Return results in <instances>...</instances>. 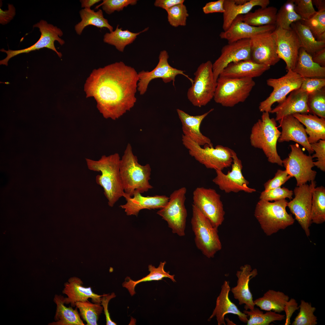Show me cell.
Segmentation results:
<instances>
[{"instance_id": "obj_1", "label": "cell", "mask_w": 325, "mask_h": 325, "mask_svg": "<svg viewBox=\"0 0 325 325\" xmlns=\"http://www.w3.org/2000/svg\"><path fill=\"white\" fill-rule=\"evenodd\" d=\"M138 80L134 68L122 61L116 62L94 69L84 90L87 98H94L104 118L115 120L134 106Z\"/></svg>"}, {"instance_id": "obj_2", "label": "cell", "mask_w": 325, "mask_h": 325, "mask_svg": "<svg viewBox=\"0 0 325 325\" xmlns=\"http://www.w3.org/2000/svg\"><path fill=\"white\" fill-rule=\"evenodd\" d=\"M120 159L118 153L103 155L98 160L85 159L89 169L101 172L96 176V182L103 188L108 205L111 207L125 193L119 170Z\"/></svg>"}, {"instance_id": "obj_3", "label": "cell", "mask_w": 325, "mask_h": 325, "mask_svg": "<svg viewBox=\"0 0 325 325\" xmlns=\"http://www.w3.org/2000/svg\"><path fill=\"white\" fill-rule=\"evenodd\" d=\"M119 170L125 193L123 195L132 197L135 193H142L153 188L149 182L151 172L150 164L142 165L138 163L129 143L120 159Z\"/></svg>"}, {"instance_id": "obj_4", "label": "cell", "mask_w": 325, "mask_h": 325, "mask_svg": "<svg viewBox=\"0 0 325 325\" xmlns=\"http://www.w3.org/2000/svg\"><path fill=\"white\" fill-rule=\"evenodd\" d=\"M281 134L274 118H271L269 113H262L252 127L250 136L251 145L262 150L272 163L283 166V160L279 155L277 148V142Z\"/></svg>"}, {"instance_id": "obj_5", "label": "cell", "mask_w": 325, "mask_h": 325, "mask_svg": "<svg viewBox=\"0 0 325 325\" xmlns=\"http://www.w3.org/2000/svg\"><path fill=\"white\" fill-rule=\"evenodd\" d=\"M288 202L286 199L273 202L260 199L257 203L254 216L267 236L284 229L294 223L295 219L292 214L286 211Z\"/></svg>"}, {"instance_id": "obj_6", "label": "cell", "mask_w": 325, "mask_h": 325, "mask_svg": "<svg viewBox=\"0 0 325 325\" xmlns=\"http://www.w3.org/2000/svg\"><path fill=\"white\" fill-rule=\"evenodd\" d=\"M182 141L189 154L207 169L222 171L233 163V150L228 147L219 145L214 148L212 144H206L202 148L183 135Z\"/></svg>"}, {"instance_id": "obj_7", "label": "cell", "mask_w": 325, "mask_h": 325, "mask_svg": "<svg viewBox=\"0 0 325 325\" xmlns=\"http://www.w3.org/2000/svg\"><path fill=\"white\" fill-rule=\"evenodd\" d=\"M191 224L197 248L208 258H213L222 248L218 229L193 204Z\"/></svg>"}, {"instance_id": "obj_8", "label": "cell", "mask_w": 325, "mask_h": 325, "mask_svg": "<svg viewBox=\"0 0 325 325\" xmlns=\"http://www.w3.org/2000/svg\"><path fill=\"white\" fill-rule=\"evenodd\" d=\"M255 84L253 79L230 78L219 76L214 99L223 106L233 107L246 100Z\"/></svg>"}, {"instance_id": "obj_9", "label": "cell", "mask_w": 325, "mask_h": 325, "mask_svg": "<svg viewBox=\"0 0 325 325\" xmlns=\"http://www.w3.org/2000/svg\"><path fill=\"white\" fill-rule=\"evenodd\" d=\"M212 63L210 60L201 64L194 73L191 86L188 89L187 98L195 106L201 107L213 98L217 81L214 77Z\"/></svg>"}, {"instance_id": "obj_10", "label": "cell", "mask_w": 325, "mask_h": 325, "mask_svg": "<svg viewBox=\"0 0 325 325\" xmlns=\"http://www.w3.org/2000/svg\"><path fill=\"white\" fill-rule=\"evenodd\" d=\"M186 188L182 187L170 194L166 205L157 214L167 223L172 232L180 237L185 235L187 212L185 206Z\"/></svg>"}, {"instance_id": "obj_11", "label": "cell", "mask_w": 325, "mask_h": 325, "mask_svg": "<svg viewBox=\"0 0 325 325\" xmlns=\"http://www.w3.org/2000/svg\"><path fill=\"white\" fill-rule=\"evenodd\" d=\"M291 151L288 156L283 160V166L288 175L294 177L297 186L314 180L317 172L314 167L312 156L305 154L297 144H290Z\"/></svg>"}, {"instance_id": "obj_12", "label": "cell", "mask_w": 325, "mask_h": 325, "mask_svg": "<svg viewBox=\"0 0 325 325\" xmlns=\"http://www.w3.org/2000/svg\"><path fill=\"white\" fill-rule=\"evenodd\" d=\"M193 204L218 229L224 219L225 212L221 196L215 190L203 187L193 192Z\"/></svg>"}, {"instance_id": "obj_13", "label": "cell", "mask_w": 325, "mask_h": 325, "mask_svg": "<svg viewBox=\"0 0 325 325\" xmlns=\"http://www.w3.org/2000/svg\"><path fill=\"white\" fill-rule=\"evenodd\" d=\"M309 185L305 184L296 187L293 191L294 197L288 202L287 206L293 214L308 237L310 235L309 228L312 223L311 213L312 193L316 187V182H311Z\"/></svg>"}, {"instance_id": "obj_14", "label": "cell", "mask_w": 325, "mask_h": 325, "mask_svg": "<svg viewBox=\"0 0 325 325\" xmlns=\"http://www.w3.org/2000/svg\"><path fill=\"white\" fill-rule=\"evenodd\" d=\"M33 27L39 28L41 33V37L36 42L30 47L22 49L12 50L9 49L6 51L3 48L1 49L0 51L6 53L7 56L0 61V65H5L7 66L9 60L15 56L22 53H29L31 51L44 48L52 50L57 53L59 57H61L62 54L57 51L54 42L55 41H57L61 45L64 44V41L60 38L63 34L62 30L56 26L48 23L46 21L43 20H41L39 22L34 25Z\"/></svg>"}, {"instance_id": "obj_15", "label": "cell", "mask_w": 325, "mask_h": 325, "mask_svg": "<svg viewBox=\"0 0 325 325\" xmlns=\"http://www.w3.org/2000/svg\"><path fill=\"white\" fill-rule=\"evenodd\" d=\"M303 79V78L292 70H287V73L280 78L268 79L267 84L272 87L273 90L268 97L260 103V111L270 113L274 103L282 102L288 94L300 88Z\"/></svg>"}, {"instance_id": "obj_16", "label": "cell", "mask_w": 325, "mask_h": 325, "mask_svg": "<svg viewBox=\"0 0 325 325\" xmlns=\"http://www.w3.org/2000/svg\"><path fill=\"white\" fill-rule=\"evenodd\" d=\"M169 58L168 52L165 50L162 51L159 56L158 63L153 70L150 71L142 70L138 73L139 80L137 90L140 95L145 93L150 82L155 79H161L166 83L172 81L174 85L176 77L181 75L187 78L192 84L193 83V80L184 73L185 71L173 67L169 65Z\"/></svg>"}, {"instance_id": "obj_17", "label": "cell", "mask_w": 325, "mask_h": 325, "mask_svg": "<svg viewBox=\"0 0 325 325\" xmlns=\"http://www.w3.org/2000/svg\"><path fill=\"white\" fill-rule=\"evenodd\" d=\"M232 153L233 161L231 170L229 171L226 174L222 170H215L216 176L212 179L213 182L221 190L227 193H237L241 191L248 193L255 192V189L248 187L249 182L243 175L241 160L233 150Z\"/></svg>"}, {"instance_id": "obj_18", "label": "cell", "mask_w": 325, "mask_h": 325, "mask_svg": "<svg viewBox=\"0 0 325 325\" xmlns=\"http://www.w3.org/2000/svg\"><path fill=\"white\" fill-rule=\"evenodd\" d=\"M274 31L258 34L250 39V58L252 61L270 67L280 61Z\"/></svg>"}, {"instance_id": "obj_19", "label": "cell", "mask_w": 325, "mask_h": 325, "mask_svg": "<svg viewBox=\"0 0 325 325\" xmlns=\"http://www.w3.org/2000/svg\"><path fill=\"white\" fill-rule=\"evenodd\" d=\"M275 34L277 46V53L280 58L286 63V69L293 70L298 57L301 48L298 38L292 29L286 30L276 27Z\"/></svg>"}, {"instance_id": "obj_20", "label": "cell", "mask_w": 325, "mask_h": 325, "mask_svg": "<svg viewBox=\"0 0 325 325\" xmlns=\"http://www.w3.org/2000/svg\"><path fill=\"white\" fill-rule=\"evenodd\" d=\"M249 41L250 39H243L228 43L222 48L220 55L212 64L213 74L216 81L229 64L250 60Z\"/></svg>"}, {"instance_id": "obj_21", "label": "cell", "mask_w": 325, "mask_h": 325, "mask_svg": "<svg viewBox=\"0 0 325 325\" xmlns=\"http://www.w3.org/2000/svg\"><path fill=\"white\" fill-rule=\"evenodd\" d=\"M276 28L275 25L251 26L243 21V15H240L234 20L229 28L221 32L219 36L221 38L226 40L228 43H230L243 39H250L258 34L273 32Z\"/></svg>"}, {"instance_id": "obj_22", "label": "cell", "mask_w": 325, "mask_h": 325, "mask_svg": "<svg viewBox=\"0 0 325 325\" xmlns=\"http://www.w3.org/2000/svg\"><path fill=\"white\" fill-rule=\"evenodd\" d=\"M256 268L252 269L251 266L245 264L241 266L237 271V278L236 286L231 289L234 298L238 301L240 305L244 304L245 310H252L255 308L252 294L249 286L250 280L258 275Z\"/></svg>"}, {"instance_id": "obj_23", "label": "cell", "mask_w": 325, "mask_h": 325, "mask_svg": "<svg viewBox=\"0 0 325 325\" xmlns=\"http://www.w3.org/2000/svg\"><path fill=\"white\" fill-rule=\"evenodd\" d=\"M282 128L278 142L293 141L299 144L307 150L309 154L314 151L308 140L305 128L299 121L292 115L285 116L278 120Z\"/></svg>"}, {"instance_id": "obj_24", "label": "cell", "mask_w": 325, "mask_h": 325, "mask_svg": "<svg viewBox=\"0 0 325 325\" xmlns=\"http://www.w3.org/2000/svg\"><path fill=\"white\" fill-rule=\"evenodd\" d=\"M229 283L228 281L225 280L221 285V292L217 298L215 307L208 321H210L215 317L218 325H225V316L231 313L237 315L241 322L246 323L248 319L247 315L240 311L229 299L231 289Z\"/></svg>"}, {"instance_id": "obj_25", "label": "cell", "mask_w": 325, "mask_h": 325, "mask_svg": "<svg viewBox=\"0 0 325 325\" xmlns=\"http://www.w3.org/2000/svg\"><path fill=\"white\" fill-rule=\"evenodd\" d=\"M308 95L299 88L294 90L284 101L272 109L270 113H275L276 121L295 113H311L307 103Z\"/></svg>"}, {"instance_id": "obj_26", "label": "cell", "mask_w": 325, "mask_h": 325, "mask_svg": "<svg viewBox=\"0 0 325 325\" xmlns=\"http://www.w3.org/2000/svg\"><path fill=\"white\" fill-rule=\"evenodd\" d=\"M126 203L120 206L127 215L137 216L139 212L144 209H159L164 207L168 203L169 197L165 195H156L144 197L139 193H135L131 197L124 195Z\"/></svg>"}, {"instance_id": "obj_27", "label": "cell", "mask_w": 325, "mask_h": 325, "mask_svg": "<svg viewBox=\"0 0 325 325\" xmlns=\"http://www.w3.org/2000/svg\"><path fill=\"white\" fill-rule=\"evenodd\" d=\"M83 282L79 277H73L70 278L64 284L62 293L67 297L64 298L65 304H70L72 307L75 306L77 302H84L91 298L92 302L101 303V298L103 295H99L93 292L91 287H85Z\"/></svg>"}, {"instance_id": "obj_28", "label": "cell", "mask_w": 325, "mask_h": 325, "mask_svg": "<svg viewBox=\"0 0 325 325\" xmlns=\"http://www.w3.org/2000/svg\"><path fill=\"white\" fill-rule=\"evenodd\" d=\"M213 110L212 108L203 114L193 116L177 109V112L182 123L183 135L200 146L212 144L210 139L201 133L200 128L204 119Z\"/></svg>"}, {"instance_id": "obj_29", "label": "cell", "mask_w": 325, "mask_h": 325, "mask_svg": "<svg viewBox=\"0 0 325 325\" xmlns=\"http://www.w3.org/2000/svg\"><path fill=\"white\" fill-rule=\"evenodd\" d=\"M270 68L269 66L256 63L251 60H243L229 64L219 76L230 78L253 79L260 76Z\"/></svg>"}, {"instance_id": "obj_30", "label": "cell", "mask_w": 325, "mask_h": 325, "mask_svg": "<svg viewBox=\"0 0 325 325\" xmlns=\"http://www.w3.org/2000/svg\"><path fill=\"white\" fill-rule=\"evenodd\" d=\"M270 2L269 0H249L244 4H239L236 3L235 0H224L222 25L224 31L229 28L237 16L246 14L255 6H260L262 8H266Z\"/></svg>"}, {"instance_id": "obj_31", "label": "cell", "mask_w": 325, "mask_h": 325, "mask_svg": "<svg viewBox=\"0 0 325 325\" xmlns=\"http://www.w3.org/2000/svg\"><path fill=\"white\" fill-rule=\"evenodd\" d=\"M304 125L310 144L325 140V119L311 113H296L292 115Z\"/></svg>"}, {"instance_id": "obj_32", "label": "cell", "mask_w": 325, "mask_h": 325, "mask_svg": "<svg viewBox=\"0 0 325 325\" xmlns=\"http://www.w3.org/2000/svg\"><path fill=\"white\" fill-rule=\"evenodd\" d=\"M64 297L61 295H55L54 302L56 305L54 317V321L49 323V325H84L83 320L76 307H67L65 305Z\"/></svg>"}, {"instance_id": "obj_33", "label": "cell", "mask_w": 325, "mask_h": 325, "mask_svg": "<svg viewBox=\"0 0 325 325\" xmlns=\"http://www.w3.org/2000/svg\"><path fill=\"white\" fill-rule=\"evenodd\" d=\"M293 70L302 78H325V67L314 62L311 56L302 48Z\"/></svg>"}, {"instance_id": "obj_34", "label": "cell", "mask_w": 325, "mask_h": 325, "mask_svg": "<svg viewBox=\"0 0 325 325\" xmlns=\"http://www.w3.org/2000/svg\"><path fill=\"white\" fill-rule=\"evenodd\" d=\"M79 13L81 20L74 27L75 31L78 35H80L84 29L90 25L101 29L106 28L110 32L113 31V27L109 24L108 20L104 17L101 9L95 11L91 9L83 8L80 10Z\"/></svg>"}, {"instance_id": "obj_35", "label": "cell", "mask_w": 325, "mask_h": 325, "mask_svg": "<svg viewBox=\"0 0 325 325\" xmlns=\"http://www.w3.org/2000/svg\"><path fill=\"white\" fill-rule=\"evenodd\" d=\"M289 299V296L283 292L269 289L262 296L253 301L255 305L261 310L280 313L283 311L284 307Z\"/></svg>"}, {"instance_id": "obj_36", "label": "cell", "mask_w": 325, "mask_h": 325, "mask_svg": "<svg viewBox=\"0 0 325 325\" xmlns=\"http://www.w3.org/2000/svg\"><path fill=\"white\" fill-rule=\"evenodd\" d=\"M291 27L296 33L301 48L311 56L316 51L325 48V42L317 40L308 27L300 21L292 23Z\"/></svg>"}, {"instance_id": "obj_37", "label": "cell", "mask_w": 325, "mask_h": 325, "mask_svg": "<svg viewBox=\"0 0 325 325\" xmlns=\"http://www.w3.org/2000/svg\"><path fill=\"white\" fill-rule=\"evenodd\" d=\"M166 262L164 261L161 262L157 268L152 265L148 266L149 274L142 278L135 281L132 280L129 277H127L125 280L122 284L123 287L127 289L131 296L135 294V288L138 284L144 282L152 281H158L162 280L164 278H168L174 282H176L174 278V275H171L169 272H166L164 270V267Z\"/></svg>"}, {"instance_id": "obj_38", "label": "cell", "mask_w": 325, "mask_h": 325, "mask_svg": "<svg viewBox=\"0 0 325 325\" xmlns=\"http://www.w3.org/2000/svg\"><path fill=\"white\" fill-rule=\"evenodd\" d=\"M148 28H147L139 32H133L128 29L123 30L117 25L114 31L107 32L104 35L103 41L114 46L119 51L123 52L127 45L132 43L138 36L146 31Z\"/></svg>"}, {"instance_id": "obj_39", "label": "cell", "mask_w": 325, "mask_h": 325, "mask_svg": "<svg viewBox=\"0 0 325 325\" xmlns=\"http://www.w3.org/2000/svg\"><path fill=\"white\" fill-rule=\"evenodd\" d=\"M277 8L274 6L260 8L243 15V21L251 26H259L276 24Z\"/></svg>"}, {"instance_id": "obj_40", "label": "cell", "mask_w": 325, "mask_h": 325, "mask_svg": "<svg viewBox=\"0 0 325 325\" xmlns=\"http://www.w3.org/2000/svg\"><path fill=\"white\" fill-rule=\"evenodd\" d=\"M312 223L320 224L325 221V188L315 187L312 193L311 213Z\"/></svg>"}, {"instance_id": "obj_41", "label": "cell", "mask_w": 325, "mask_h": 325, "mask_svg": "<svg viewBox=\"0 0 325 325\" xmlns=\"http://www.w3.org/2000/svg\"><path fill=\"white\" fill-rule=\"evenodd\" d=\"M302 20L295 9L294 0L287 1L277 11L275 25L276 27L290 30L291 24Z\"/></svg>"}, {"instance_id": "obj_42", "label": "cell", "mask_w": 325, "mask_h": 325, "mask_svg": "<svg viewBox=\"0 0 325 325\" xmlns=\"http://www.w3.org/2000/svg\"><path fill=\"white\" fill-rule=\"evenodd\" d=\"M243 312L249 317L247 325H269L273 322L282 321L285 315L274 311H268L265 313L257 308L252 310H244Z\"/></svg>"}, {"instance_id": "obj_43", "label": "cell", "mask_w": 325, "mask_h": 325, "mask_svg": "<svg viewBox=\"0 0 325 325\" xmlns=\"http://www.w3.org/2000/svg\"><path fill=\"white\" fill-rule=\"evenodd\" d=\"M75 306L79 309L81 317L86 323V325H97V322L103 308L100 303L90 302L88 300L77 302Z\"/></svg>"}, {"instance_id": "obj_44", "label": "cell", "mask_w": 325, "mask_h": 325, "mask_svg": "<svg viewBox=\"0 0 325 325\" xmlns=\"http://www.w3.org/2000/svg\"><path fill=\"white\" fill-rule=\"evenodd\" d=\"M300 21L308 27L317 40L325 42V10L317 11L309 19Z\"/></svg>"}, {"instance_id": "obj_45", "label": "cell", "mask_w": 325, "mask_h": 325, "mask_svg": "<svg viewBox=\"0 0 325 325\" xmlns=\"http://www.w3.org/2000/svg\"><path fill=\"white\" fill-rule=\"evenodd\" d=\"M299 312L294 319L292 325H316L317 317L314 314L316 308L310 302L302 300L299 306Z\"/></svg>"}, {"instance_id": "obj_46", "label": "cell", "mask_w": 325, "mask_h": 325, "mask_svg": "<svg viewBox=\"0 0 325 325\" xmlns=\"http://www.w3.org/2000/svg\"><path fill=\"white\" fill-rule=\"evenodd\" d=\"M307 105L311 114L325 119V88L308 94Z\"/></svg>"}, {"instance_id": "obj_47", "label": "cell", "mask_w": 325, "mask_h": 325, "mask_svg": "<svg viewBox=\"0 0 325 325\" xmlns=\"http://www.w3.org/2000/svg\"><path fill=\"white\" fill-rule=\"evenodd\" d=\"M168 20L170 24L174 27L184 26L189 16L187 8L184 4L176 5L166 11Z\"/></svg>"}, {"instance_id": "obj_48", "label": "cell", "mask_w": 325, "mask_h": 325, "mask_svg": "<svg viewBox=\"0 0 325 325\" xmlns=\"http://www.w3.org/2000/svg\"><path fill=\"white\" fill-rule=\"evenodd\" d=\"M293 192L285 187H279L269 190L262 191L260 194V199L269 201H276L288 198L290 200L292 199Z\"/></svg>"}, {"instance_id": "obj_49", "label": "cell", "mask_w": 325, "mask_h": 325, "mask_svg": "<svg viewBox=\"0 0 325 325\" xmlns=\"http://www.w3.org/2000/svg\"><path fill=\"white\" fill-rule=\"evenodd\" d=\"M295 9L301 20L311 18L316 12L312 0H294Z\"/></svg>"}, {"instance_id": "obj_50", "label": "cell", "mask_w": 325, "mask_h": 325, "mask_svg": "<svg viewBox=\"0 0 325 325\" xmlns=\"http://www.w3.org/2000/svg\"><path fill=\"white\" fill-rule=\"evenodd\" d=\"M137 2V0H104L101 5L107 14H110L115 11H122L129 5H135Z\"/></svg>"}, {"instance_id": "obj_51", "label": "cell", "mask_w": 325, "mask_h": 325, "mask_svg": "<svg viewBox=\"0 0 325 325\" xmlns=\"http://www.w3.org/2000/svg\"><path fill=\"white\" fill-rule=\"evenodd\" d=\"M315 153L312 156L317 158V161L314 162V166L321 171H325V140H320L318 142L310 144Z\"/></svg>"}, {"instance_id": "obj_52", "label": "cell", "mask_w": 325, "mask_h": 325, "mask_svg": "<svg viewBox=\"0 0 325 325\" xmlns=\"http://www.w3.org/2000/svg\"><path fill=\"white\" fill-rule=\"evenodd\" d=\"M291 178L292 177L288 175L286 169L284 170L278 169L275 173L274 177L272 179L268 180L264 184V190L268 191L281 187Z\"/></svg>"}, {"instance_id": "obj_53", "label": "cell", "mask_w": 325, "mask_h": 325, "mask_svg": "<svg viewBox=\"0 0 325 325\" xmlns=\"http://www.w3.org/2000/svg\"><path fill=\"white\" fill-rule=\"evenodd\" d=\"M325 86V78H303L299 88L308 94L319 90Z\"/></svg>"}, {"instance_id": "obj_54", "label": "cell", "mask_w": 325, "mask_h": 325, "mask_svg": "<svg viewBox=\"0 0 325 325\" xmlns=\"http://www.w3.org/2000/svg\"><path fill=\"white\" fill-rule=\"evenodd\" d=\"M116 296L114 292L109 294H105L101 298V304L103 308L104 313L106 319L107 325H116V323L113 321L110 318V314L108 310V305L110 300L115 298Z\"/></svg>"}, {"instance_id": "obj_55", "label": "cell", "mask_w": 325, "mask_h": 325, "mask_svg": "<svg viewBox=\"0 0 325 325\" xmlns=\"http://www.w3.org/2000/svg\"><path fill=\"white\" fill-rule=\"evenodd\" d=\"M224 0H218L206 3L203 8V12L205 14L214 13H223L224 11Z\"/></svg>"}, {"instance_id": "obj_56", "label": "cell", "mask_w": 325, "mask_h": 325, "mask_svg": "<svg viewBox=\"0 0 325 325\" xmlns=\"http://www.w3.org/2000/svg\"><path fill=\"white\" fill-rule=\"evenodd\" d=\"M299 308L298 304L295 299L292 298L289 299L284 308L283 311H285L286 314L285 325L290 324V319L292 314L296 310L299 309Z\"/></svg>"}, {"instance_id": "obj_57", "label": "cell", "mask_w": 325, "mask_h": 325, "mask_svg": "<svg viewBox=\"0 0 325 325\" xmlns=\"http://www.w3.org/2000/svg\"><path fill=\"white\" fill-rule=\"evenodd\" d=\"M16 10L12 4H8V9L3 11L0 8V23L5 25L9 23L15 16Z\"/></svg>"}, {"instance_id": "obj_58", "label": "cell", "mask_w": 325, "mask_h": 325, "mask_svg": "<svg viewBox=\"0 0 325 325\" xmlns=\"http://www.w3.org/2000/svg\"><path fill=\"white\" fill-rule=\"evenodd\" d=\"M184 0H156L154 5L156 7L161 8L166 11L174 6L184 3Z\"/></svg>"}, {"instance_id": "obj_59", "label": "cell", "mask_w": 325, "mask_h": 325, "mask_svg": "<svg viewBox=\"0 0 325 325\" xmlns=\"http://www.w3.org/2000/svg\"><path fill=\"white\" fill-rule=\"evenodd\" d=\"M311 57L314 62L322 67H325V48L316 51Z\"/></svg>"}, {"instance_id": "obj_60", "label": "cell", "mask_w": 325, "mask_h": 325, "mask_svg": "<svg viewBox=\"0 0 325 325\" xmlns=\"http://www.w3.org/2000/svg\"><path fill=\"white\" fill-rule=\"evenodd\" d=\"M101 1L100 0H81L80 2L82 8L91 9L92 6Z\"/></svg>"}, {"instance_id": "obj_61", "label": "cell", "mask_w": 325, "mask_h": 325, "mask_svg": "<svg viewBox=\"0 0 325 325\" xmlns=\"http://www.w3.org/2000/svg\"><path fill=\"white\" fill-rule=\"evenodd\" d=\"M313 5L317 8L318 11L325 10V0H312Z\"/></svg>"}]
</instances>
